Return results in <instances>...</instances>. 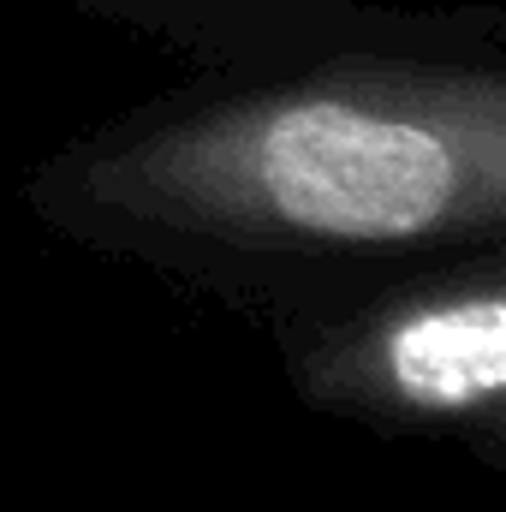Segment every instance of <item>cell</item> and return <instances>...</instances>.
Masks as SVG:
<instances>
[{"label": "cell", "mask_w": 506, "mask_h": 512, "mask_svg": "<svg viewBox=\"0 0 506 512\" xmlns=\"http://www.w3.org/2000/svg\"><path fill=\"white\" fill-rule=\"evenodd\" d=\"M376 364L393 399L411 411H489L506 387V298L453 292L423 310H405L399 322H387Z\"/></svg>", "instance_id": "7a4b0ae2"}, {"label": "cell", "mask_w": 506, "mask_h": 512, "mask_svg": "<svg viewBox=\"0 0 506 512\" xmlns=\"http://www.w3.org/2000/svg\"><path fill=\"white\" fill-rule=\"evenodd\" d=\"M161 185L322 245H411L489 221L501 203V114L304 90L185 131Z\"/></svg>", "instance_id": "6da1fadb"}]
</instances>
